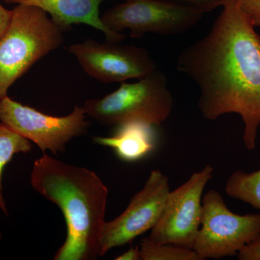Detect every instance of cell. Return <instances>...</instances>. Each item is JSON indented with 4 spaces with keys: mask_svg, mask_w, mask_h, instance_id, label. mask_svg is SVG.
<instances>
[{
    "mask_svg": "<svg viewBox=\"0 0 260 260\" xmlns=\"http://www.w3.org/2000/svg\"><path fill=\"white\" fill-rule=\"evenodd\" d=\"M222 7L208 34L181 51L177 68L199 88L203 117H242L243 140L252 150L260 126V36L238 0Z\"/></svg>",
    "mask_w": 260,
    "mask_h": 260,
    "instance_id": "6da1fadb",
    "label": "cell"
},
{
    "mask_svg": "<svg viewBox=\"0 0 260 260\" xmlns=\"http://www.w3.org/2000/svg\"><path fill=\"white\" fill-rule=\"evenodd\" d=\"M30 184L60 208L67 238L55 260H93L100 256L108 189L95 172L44 153L34 162Z\"/></svg>",
    "mask_w": 260,
    "mask_h": 260,
    "instance_id": "7a4b0ae2",
    "label": "cell"
},
{
    "mask_svg": "<svg viewBox=\"0 0 260 260\" xmlns=\"http://www.w3.org/2000/svg\"><path fill=\"white\" fill-rule=\"evenodd\" d=\"M0 39V99L30 68L62 45L64 30L37 7L17 5Z\"/></svg>",
    "mask_w": 260,
    "mask_h": 260,
    "instance_id": "3957f363",
    "label": "cell"
},
{
    "mask_svg": "<svg viewBox=\"0 0 260 260\" xmlns=\"http://www.w3.org/2000/svg\"><path fill=\"white\" fill-rule=\"evenodd\" d=\"M174 99L164 73L156 69L136 83H121L115 91L84 103L85 114L105 126L138 121L160 125L171 115Z\"/></svg>",
    "mask_w": 260,
    "mask_h": 260,
    "instance_id": "277c9868",
    "label": "cell"
},
{
    "mask_svg": "<svg viewBox=\"0 0 260 260\" xmlns=\"http://www.w3.org/2000/svg\"><path fill=\"white\" fill-rule=\"evenodd\" d=\"M201 225L193 249L204 260L235 256L260 233V214L238 215L222 195L211 189L203 195Z\"/></svg>",
    "mask_w": 260,
    "mask_h": 260,
    "instance_id": "5b68a950",
    "label": "cell"
},
{
    "mask_svg": "<svg viewBox=\"0 0 260 260\" xmlns=\"http://www.w3.org/2000/svg\"><path fill=\"white\" fill-rule=\"evenodd\" d=\"M204 12L189 5L164 0H126L106 10L101 20L108 28L121 32L129 29L132 38L148 32L178 35L194 28Z\"/></svg>",
    "mask_w": 260,
    "mask_h": 260,
    "instance_id": "8992f818",
    "label": "cell"
},
{
    "mask_svg": "<svg viewBox=\"0 0 260 260\" xmlns=\"http://www.w3.org/2000/svg\"><path fill=\"white\" fill-rule=\"evenodd\" d=\"M83 107L75 106L65 116L47 115L8 96L0 99L2 124L34 142L43 153H64L66 145L86 133L90 123L85 120Z\"/></svg>",
    "mask_w": 260,
    "mask_h": 260,
    "instance_id": "52a82bcc",
    "label": "cell"
},
{
    "mask_svg": "<svg viewBox=\"0 0 260 260\" xmlns=\"http://www.w3.org/2000/svg\"><path fill=\"white\" fill-rule=\"evenodd\" d=\"M213 172V167L207 164L170 191L160 218L148 237L152 242L193 249L201 225L203 191Z\"/></svg>",
    "mask_w": 260,
    "mask_h": 260,
    "instance_id": "ba28073f",
    "label": "cell"
},
{
    "mask_svg": "<svg viewBox=\"0 0 260 260\" xmlns=\"http://www.w3.org/2000/svg\"><path fill=\"white\" fill-rule=\"evenodd\" d=\"M85 73L103 83H123L142 79L158 69L144 48L120 43H100L92 39L68 48Z\"/></svg>",
    "mask_w": 260,
    "mask_h": 260,
    "instance_id": "9c48e42d",
    "label": "cell"
},
{
    "mask_svg": "<svg viewBox=\"0 0 260 260\" xmlns=\"http://www.w3.org/2000/svg\"><path fill=\"white\" fill-rule=\"evenodd\" d=\"M169 177L160 170L150 173L143 189L132 198L119 216L105 222L100 243V256L112 248L133 242L153 229L160 218L170 193Z\"/></svg>",
    "mask_w": 260,
    "mask_h": 260,
    "instance_id": "30bf717a",
    "label": "cell"
},
{
    "mask_svg": "<svg viewBox=\"0 0 260 260\" xmlns=\"http://www.w3.org/2000/svg\"><path fill=\"white\" fill-rule=\"evenodd\" d=\"M7 4L37 7L50 15L64 31L72 25L84 24L100 30L107 42L121 43L126 36L108 28L101 20L100 5L107 0H3Z\"/></svg>",
    "mask_w": 260,
    "mask_h": 260,
    "instance_id": "8fae6325",
    "label": "cell"
},
{
    "mask_svg": "<svg viewBox=\"0 0 260 260\" xmlns=\"http://www.w3.org/2000/svg\"><path fill=\"white\" fill-rule=\"evenodd\" d=\"M153 126L133 121L118 126L112 137H94L93 142L113 149L121 160L135 162L145 158L155 148Z\"/></svg>",
    "mask_w": 260,
    "mask_h": 260,
    "instance_id": "7c38bea8",
    "label": "cell"
},
{
    "mask_svg": "<svg viewBox=\"0 0 260 260\" xmlns=\"http://www.w3.org/2000/svg\"><path fill=\"white\" fill-rule=\"evenodd\" d=\"M225 191L230 198L260 210V169L251 173L233 172L225 182Z\"/></svg>",
    "mask_w": 260,
    "mask_h": 260,
    "instance_id": "4fadbf2b",
    "label": "cell"
},
{
    "mask_svg": "<svg viewBox=\"0 0 260 260\" xmlns=\"http://www.w3.org/2000/svg\"><path fill=\"white\" fill-rule=\"evenodd\" d=\"M31 148L30 140L4 124H0V209L7 216L8 215V208L3 197L2 186L3 169L15 154L28 153Z\"/></svg>",
    "mask_w": 260,
    "mask_h": 260,
    "instance_id": "5bb4252c",
    "label": "cell"
},
{
    "mask_svg": "<svg viewBox=\"0 0 260 260\" xmlns=\"http://www.w3.org/2000/svg\"><path fill=\"white\" fill-rule=\"evenodd\" d=\"M141 260H203L189 248L171 244H156L145 238L140 243Z\"/></svg>",
    "mask_w": 260,
    "mask_h": 260,
    "instance_id": "9a60e30c",
    "label": "cell"
},
{
    "mask_svg": "<svg viewBox=\"0 0 260 260\" xmlns=\"http://www.w3.org/2000/svg\"><path fill=\"white\" fill-rule=\"evenodd\" d=\"M164 1L189 5L202 10L205 13H209L223 6L225 3V0H164Z\"/></svg>",
    "mask_w": 260,
    "mask_h": 260,
    "instance_id": "2e32d148",
    "label": "cell"
},
{
    "mask_svg": "<svg viewBox=\"0 0 260 260\" xmlns=\"http://www.w3.org/2000/svg\"><path fill=\"white\" fill-rule=\"evenodd\" d=\"M239 5L254 27H260V0H238Z\"/></svg>",
    "mask_w": 260,
    "mask_h": 260,
    "instance_id": "e0dca14e",
    "label": "cell"
},
{
    "mask_svg": "<svg viewBox=\"0 0 260 260\" xmlns=\"http://www.w3.org/2000/svg\"><path fill=\"white\" fill-rule=\"evenodd\" d=\"M239 260H260V233L237 254Z\"/></svg>",
    "mask_w": 260,
    "mask_h": 260,
    "instance_id": "ac0fdd59",
    "label": "cell"
},
{
    "mask_svg": "<svg viewBox=\"0 0 260 260\" xmlns=\"http://www.w3.org/2000/svg\"><path fill=\"white\" fill-rule=\"evenodd\" d=\"M13 16V10L5 8L0 3V39L8 30Z\"/></svg>",
    "mask_w": 260,
    "mask_h": 260,
    "instance_id": "d6986e66",
    "label": "cell"
},
{
    "mask_svg": "<svg viewBox=\"0 0 260 260\" xmlns=\"http://www.w3.org/2000/svg\"><path fill=\"white\" fill-rule=\"evenodd\" d=\"M116 260H141L140 247L138 246L131 247L121 255L116 256Z\"/></svg>",
    "mask_w": 260,
    "mask_h": 260,
    "instance_id": "ffe728a7",
    "label": "cell"
},
{
    "mask_svg": "<svg viewBox=\"0 0 260 260\" xmlns=\"http://www.w3.org/2000/svg\"><path fill=\"white\" fill-rule=\"evenodd\" d=\"M2 239H3V235H2L1 232H0V242H1Z\"/></svg>",
    "mask_w": 260,
    "mask_h": 260,
    "instance_id": "44dd1931",
    "label": "cell"
},
{
    "mask_svg": "<svg viewBox=\"0 0 260 260\" xmlns=\"http://www.w3.org/2000/svg\"><path fill=\"white\" fill-rule=\"evenodd\" d=\"M125 1H126V0H125Z\"/></svg>",
    "mask_w": 260,
    "mask_h": 260,
    "instance_id": "7402d4cb",
    "label": "cell"
}]
</instances>
